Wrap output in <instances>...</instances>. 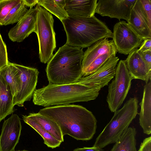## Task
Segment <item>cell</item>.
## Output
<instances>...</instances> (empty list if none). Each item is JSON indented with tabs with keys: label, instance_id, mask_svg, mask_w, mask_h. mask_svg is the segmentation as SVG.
Returning a JSON list of instances; mask_svg holds the SVG:
<instances>
[{
	"label": "cell",
	"instance_id": "6da1fadb",
	"mask_svg": "<svg viewBox=\"0 0 151 151\" xmlns=\"http://www.w3.org/2000/svg\"><path fill=\"white\" fill-rule=\"evenodd\" d=\"M38 112L55 121L63 136L67 134L77 140L87 141L96 132L95 117L82 106L69 104L48 106Z\"/></svg>",
	"mask_w": 151,
	"mask_h": 151
},
{
	"label": "cell",
	"instance_id": "7a4b0ae2",
	"mask_svg": "<svg viewBox=\"0 0 151 151\" xmlns=\"http://www.w3.org/2000/svg\"><path fill=\"white\" fill-rule=\"evenodd\" d=\"M83 49L65 44L47 63L46 72L49 83L65 84L76 83L83 76Z\"/></svg>",
	"mask_w": 151,
	"mask_h": 151
},
{
	"label": "cell",
	"instance_id": "3957f363",
	"mask_svg": "<svg viewBox=\"0 0 151 151\" xmlns=\"http://www.w3.org/2000/svg\"><path fill=\"white\" fill-rule=\"evenodd\" d=\"M100 90L77 82L65 84L49 83L47 85L35 90L33 102L35 105L46 107L88 101L95 99Z\"/></svg>",
	"mask_w": 151,
	"mask_h": 151
},
{
	"label": "cell",
	"instance_id": "277c9868",
	"mask_svg": "<svg viewBox=\"0 0 151 151\" xmlns=\"http://www.w3.org/2000/svg\"><path fill=\"white\" fill-rule=\"evenodd\" d=\"M61 22L67 36L65 44L71 46L83 49L101 39L112 38V32L95 16H68Z\"/></svg>",
	"mask_w": 151,
	"mask_h": 151
},
{
	"label": "cell",
	"instance_id": "5b68a950",
	"mask_svg": "<svg viewBox=\"0 0 151 151\" xmlns=\"http://www.w3.org/2000/svg\"><path fill=\"white\" fill-rule=\"evenodd\" d=\"M138 101L131 98L120 109L116 110L111 120L96 139L93 147L102 149L116 142L126 131L138 114Z\"/></svg>",
	"mask_w": 151,
	"mask_h": 151
},
{
	"label": "cell",
	"instance_id": "8992f818",
	"mask_svg": "<svg viewBox=\"0 0 151 151\" xmlns=\"http://www.w3.org/2000/svg\"><path fill=\"white\" fill-rule=\"evenodd\" d=\"M38 11L35 32L37 36L40 62L47 63L53 55L56 47L54 20L52 14L42 6L37 5Z\"/></svg>",
	"mask_w": 151,
	"mask_h": 151
},
{
	"label": "cell",
	"instance_id": "52a82bcc",
	"mask_svg": "<svg viewBox=\"0 0 151 151\" xmlns=\"http://www.w3.org/2000/svg\"><path fill=\"white\" fill-rule=\"evenodd\" d=\"M114 78L109 86L106 101L112 112L118 110L124 101L130 89L132 79L125 60L119 61L115 68Z\"/></svg>",
	"mask_w": 151,
	"mask_h": 151
},
{
	"label": "cell",
	"instance_id": "ba28073f",
	"mask_svg": "<svg viewBox=\"0 0 151 151\" xmlns=\"http://www.w3.org/2000/svg\"><path fill=\"white\" fill-rule=\"evenodd\" d=\"M112 38L117 52L125 55L139 47L143 40L124 21L114 25Z\"/></svg>",
	"mask_w": 151,
	"mask_h": 151
},
{
	"label": "cell",
	"instance_id": "9c48e42d",
	"mask_svg": "<svg viewBox=\"0 0 151 151\" xmlns=\"http://www.w3.org/2000/svg\"><path fill=\"white\" fill-rule=\"evenodd\" d=\"M21 72V84L20 91L13 98L14 106H23L24 103L30 101L36 89L39 72L36 68L13 63Z\"/></svg>",
	"mask_w": 151,
	"mask_h": 151
},
{
	"label": "cell",
	"instance_id": "30bf717a",
	"mask_svg": "<svg viewBox=\"0 0 151 151\" xmlns=\"http://www.w3.org/2000/svg\"><path fill=\"white\" fill-rule=\"evenodd\" d=\"M136 0H99L95 13L102 16L121 19L128 22L131 9Z\"/></svg>",
	"mask_w": 151,
	"mask_h": 151
},
{
	"label": "cell",
	"instance_id": "8fae6325",
	"mask_svg": "<svg viewBox=\"0 0 151 151\" xmlns=\"http://www.w3.org/2000/svg\"><path fill=\"white\" fill-rule=\"evenodd\" d=\"M119 60L117 57L110 58L96 71L81 78L77 82L96 89L101 88L108 84L114 77L115 68Z\"/></svg>",
	"mask_w": 151,
	"mask_h": 151
},
{
	"label": "cell",
	"instance_id": "7c38bea8",
	"mask_svg": "<svg viewBox=\"0 0 151 151\" xmlns=\"http://www.w3.org/2000/svg\"><path fill=\"white\" fill-rule=\"evenodd\" d=\"M22 128L21 119L17 114H12L4 121L0 136V151H14Z\"/></svg>",
	"mask_w": 151,
	"mask_h": 151
},
{
	"label": "cell",
	"instance_id": "4fadbf2b",
	"mask_svg": "<svg viewBox=\"0 0 151 151\" xmlns=\"http://www.w3.org/2000/svg\"><path fill=\"white\" fill-rule=\"evenodd\" d=\"M38 9L30 8L23 17L9 30L8 35L13 42H21L34 32Z\"/></svg>",
	"mask_w": 151,
	"mask_h": 151
},
{
	"label": "cell",
	"instance_id": "5bb4252c",
	"mask_svg": "<svg viewBox=\"0 0 151 151\" xmlns=\"http://www.w3.org/2000/svg\"><path fill=\"white\" fill-rule=\"evenodd\" d=\"M125 62L132 80L140 79L147 83L151 79V70L145 62L138 49H136L129 53Z\"/></svg>",
	"mask_w": 151,
	"mask_h": 151
},
{
	"label": "cell",
	"instance_id": "9a60e30c",
	"mask_svg": "<svg viewBox=\"0 0 151 151\" xmlns=\"http://www.w3.org/2000/svg\"><path fill=\"white\" fill-rule=\"evenodd\" d=\"M127 23L143 40L151 38V24L142 11L139 0H136L132 7Z\"/></svg>",
	"mask_w": 151,
	"mask_h": 151
},
{
	"label": "cell",
	"instance_id": "2e32d148",
	"mask_svg": "<svg viewBox=\"0 0 151 151\" xmlns=\"http://www.w3.org/2000/svg\"><path fill=\"white\" fill-rule=\"evenodd\" d=\"M115 50H116L113 40H109L106 38L98 41L88 47L83 54L82 62L83 73L96 59Z\"/></svg>",
	"mask_w": 151,
	"mask_h": 151
},
{
	"label": "cell",
	"instance_id": "e0dca14e",
	"mask_svg": "<svg viewBox=\"0 0 151 151\" xmlns=\"http://www.w3.org/2000/svg\"><path fill=\"white\" fill-rule=\"evenodd\" d=\"M140 111L139 114V123L143 132L147 134L151 133V81L144 86L142 98L139 103Z\"/></svg>",
	"mask_w": 151,
	"mask_h": 151
},
{
	"label": "cell",
	"instance_id": "ac0fdd59",
	"mask_svg": "<svg viewBox=\"0 0 151 151\" xmlns=\"http://www.w3.org/2000/svg\"><path fill=\"white\" fill-rule=\"evenodd\" d=\"M97 0H65V9L69 16H94Z\"/></svg>",
	"mask_w": 151,
	"mask_h": 151
},
{
	"label": "cell",
	"instance_id": "d6986e66",
	"mask_svg": "<svg viewBox=\"0 0 151 151\" xmlns=\"http://www.w3.org/2000/svg\"><path fill=\"white\" fill-rule=\"evenodd\" d=\"M13 98L9 86L0 74V122L14 111Z\"/></svg>",
	"mask_w": 151,
	"mask_h": 151
},
{
	"label": "cell",
	"instance_id": "ffe728a7",
	"mask_svg": "<svg viewBox=\"0 0 151 151\" xmlns=\"http://www.w3.org/2000/svg\"><path fill=\"white\" fill-rule=\"evenodd\" d=\"M0 74L9 86L14 97L21 89V71L13 63L9 62L7 65L0 69Z\"/></svg>",
	"mask_w": 151,
	"mask_h": 151
},
{
	"label": "cell",
	"instance_id": "44dd1931",
	"mask_svg": "<svg viewBox=\"0 0 151 151\" xmlns=\"http://www.w3.org/2000/svg\"><path fill=\"white\" fill-rule=\"evenodd\" d=\"M27 116L39 124L56 139L61 142H63L64 136L60 128L54 120L39 112L30 113Z\"/></svg>",
	"mask_w": 151,
	"mask_h": 151
},
{
	"label": "cell",
	"instance_id": "7402d4cb",
	"mask_svg": "<svg viewBox=\"0 0 151 151\" xmlns=\"http://www.w3.org/2000/svg\"><path fill=\"white\" fill-rule=\"evenodd\" d=\"M135 128L129 127L122 135L110 151H137Z\"/></svg>",
	"mask_w": 151,
	"mask_h": 151
},
{
	"label": "cell",
	"instance_id": "603a6c76",
	"mask_svg": "<svg viewBox=\"0 0 151 151\" xmlns=\"http://www.w3.org/2000/svg\"><path fill=\"white\" fill-rule=\"evenodd\" d=\"M37 4L55 15L61 21L69 16L65 9V0H38Z\"/></svg>",
	"mask_w": 151,
	"mask_h": 151
},
{
	"label": "cell",
	"instance_id": "cb8c5ba5",
	"mask_svg": "<svg viewBox=\"0 0 151 151\" xmlns=\"http://www.w3.org/2000/svg\"><path fill=\"white\" fill-rule=\"evenodd\" d=\"M24 122L35 130L43 138L44 143L52 148L58 147L61 142L55 138L49 133L45 130L39 124L27 115H23Z\"/></svg>",
	"mask_w": 151,
	"mask_h": 151
},
{
	"label": "cell",
	"instance_id": "d4e9b609",
	"mask_svg": "<svg viewBox=\"0 0 151 151\" xmlns=\"http://www.w3.org/2000/svg\"><path fill=\"white\" fill-rule=\"evenodd\" d=\"M28 10L23 0L13 7L4 19L3 25L13 24L18 22L26 14Z\"/></svg>",
	"mask_w": 151,
	"mask_h": 151
},
{
	"label": "cell",
	"instance_id": "484cf974",
	"mask_svg": "<svg viewBox=\"0 0 151 151\" xmlns=\"http://www.w3.org/2000/svg\"><path fill=\"white\" fill-rule=\"evenodd\" d=\"M117 52V50L112 51L96 59L83 72V77L88 76L95 72L110 58L116 56Z\"/></svg>",
	"mask_w": 151,
	"mask_h": 151
},
{
	"label": "cell",
	"instance_id": "4316f807",
	"mask_svg": "<svg viewBox=\"0 0 151 151\" xmlns=\"http://www.w3.org/2000/svg\"><path fill=\"white\" fill-rule=\"evenodd\" d=\"M20 0H0V25L12 9L17 5Z\"/></svg>",
	"mask_w": 151,
	"mask_h": 151
},
{
	"label": "cell",
	"instance_id": "83f0119b",
	"mask_svg": "<svg viewBox=\"0 0 151 151\" xmlns=\"http://www.w3.org/2000/svg\"><path fill=\"white\" fill-rule=\"evenodd\" d=\"M9 62L6 46L0 34V69L7 65Z\"/></svg>",
	"mask_w": 151,
	"mask_h": 151
},
{
	"label": "cell",
	"instance_id": "f1b7e54d",
	"mask_svg": "<svg viewBox=\"0 0 151 151\" xmlns=\"http://www.w3.org/2000/svg\"><path fill=\"white\" fill-rule=\"evenodd\" d=\"M143 12L151 24V0H139Z\"/></svg>",
	"mask_w": 151,
	"mask_h": 151
},
{
	"label": "cell",
	"instance_id": "f546056e",
	"mask_svg": "<svg viewBox=\"0 0 151 151\" xmlns=\"http://www.w3.org/2000/svg\"><path fill=\"white\" fill-rule=\"evenodd\" d=\"M138 151H151V137L145 138L141 143Z\"/></svg>",
	"mask_w": 151,
	"mask_h": 151
},
{
	"label": "cell",
	"instance_id": "4dcf8cb0",
	"mask_svg": "<svg viewBox=\"0 0 151 151\" xmlns=\"http://www.w3.org/2000/svg\"><path fill=\"white\" fill-rule=\"evenodd\" d=\"M138 50L141 52L151 50V38L144 39Z\"/></svg>",
	"mask_w": 151,
	"mask_h": 151
},
{
	"label": "cell",
	"instance_id": "1f68e13d",
	"mask_svg": "<svg viewBox=\"0 0 151 151\" xmlns=\"http://www.w3.org/2000/svg\"><path fill=\"white\" fill-rule=\"evenodd\" d=\"M139 52L146 65L151 70V50L144 52Z\"/></svg>",
	"mask_w": 151,
	"mask_h": 151
},
{
	"label": "cell",
	"instance_id": "d6a6232c",
	"mask_svg": "<svg viewBox=\"0 0 151 151\" xmlns=\"http://www.w3.org/2000/svg\"><path fill=\"white\" fill-rule=\"evenodd\" d=\"M73 151H102L101 149L92 147H83L81 148H77L74 149Z\"/></svg>",
	"mask_w": 151,
	"mask_h": 151
},
{
	"label": "cell",
	"instance_id": "836d02e7",
	"mask_svg": "<svg viewBox=\"0 0 151 151\" xmlns=\"http://www.w3.org/2000/svg\"><path fill=\"white\" fill-rule=\"evenodd\" d=\"M25 6L27 7L32 8L33 6L37 4L38 0H23Z\"/></svg>",
	"mask_w": 151,
	"mask_h": 151
},
{
	"label": "cell",
	"instance_id": "e575fe53",
	"mask_svg": "<svg viewBox=\"0 0 151 151\" xmlns=\"http://www.w3.org/2000/svg\"><path fill=\"white\" fill-rule=\"evenodd\" d=\"M27 151V150H18V151Z\"/></svg>",
	"mask_w": 151,
	"mask_h": 151
},
{
	"label": "cell",
	"instance_id": "d590c367",
	"mask_svg": "<svg viewBox=\"0 0 151 151\" xmlns=\"http://www.w3.org/2000/svg\"></svg>",
	"mask_w": 151,
	"mask_h": 151
}]
</instances>
